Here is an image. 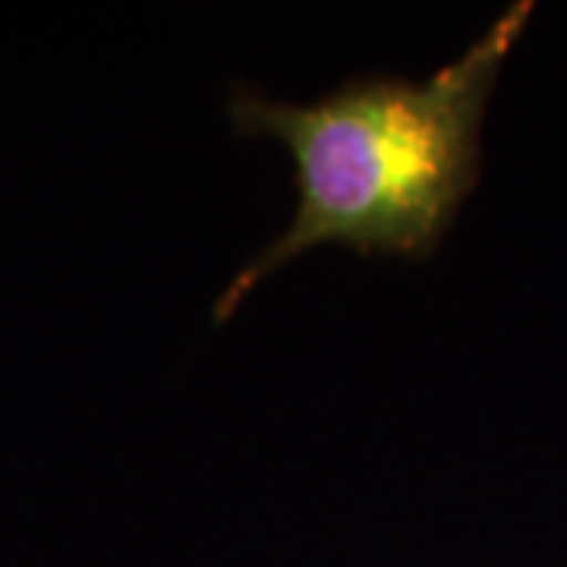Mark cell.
Wrapping results in <instances>:
<instances>
[{
  "instance_id": "cell-1",
  "label": "cell",
  "mask_w": 567,
  "mask_h": 567,
  "mask_svg": "<svg viewBox=\"0 0 567 567\" xmlns=\"http://www.w3.org/2000/svg\"><path fill=\"white\" fill-rule=\"evenodd\" d=\"M529 13L533 3H514L464 58L429 80L372 73L312 104L271 102L237 89L227 107L230 123L240 136L275 140L290 152L297 212L281 237L224 287L212 309L215 324L316 246L429 259L476 189L486 104Z\"/></svg>"
}]
</instances>
